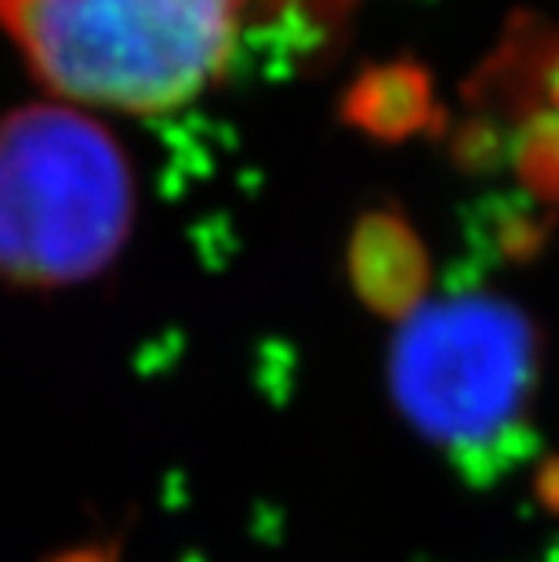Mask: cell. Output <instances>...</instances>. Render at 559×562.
<instances>
[{
  "mask_svg": "<svg viewBox=\"0 0 559 562\" xmlns=\"http://www.w3.org/2000/svg\"><path fill=\"white\" fill-rule=\"evenodd\" d=\"M0 26L52 91L157 113L222 74L241 0H0Z\"/></svg>",
  "mask_w": 559,
  "mask_h": 562,
  "instance_id": "cell-2",
  "label": "cell"
},
{
  "mask_svg": "<svg viewBox=\"0 0 559 562\" xmlns=\"http://www.w3.org/2000/svg\"><path fill=\"white\" fill-rule=\"evenodd\" d=\"M389 392L411 428L466 472H505L527 447L538 334L508 297H425L392 334Z\"/></svg>",
  "mask_w": 559,
  "mask_h": 562,
  "instance_id": "cell-1",
  "label": "cell"
},
{
  "mask_svg": "<svg viewBox=\"0 0 559 562\" xmlns=\"http://www.w3.org/2000/svg\"><path fill=\"white\" fill-rule=\"evenodd\" d=\"M131 218V167L102 124L63 105L0 121V280L66 286L99 277Z\"/></svg>",
  "mask_w": 559,
  "mask_h": 562,
  "instance_id": "cell-3",
  "label": "cell"
}]
</instances>
